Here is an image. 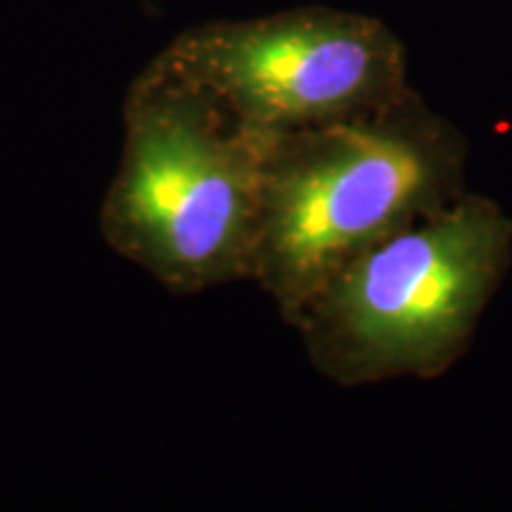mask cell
I'll list each match as a JSON object with an SVG mask.
<instances>
[{
    "label": "cell",
    "instance_id": "obj_3",
    "mask_svg": "<svg viewBox=\"0 0 512 512\" xmlns=\"http://www.w3.org/2000/svg\"><path fill=\"white\" fill-rule=\"evenodd\" d=\"M512 266V219L470 190L342 266L294 318L342 387L434 380L470 349Z\"/></svg>",
    "mask_w": 512,
    "mask_h": 512
},
{
    "label": "cell",
    "instance_id": "obj_4",
    "mask_svg": "<svg viewBox=\"0 0 512 512\" xmlns=\"http://www.w3.org/2000/svg\"><path fill=\"white\" fill-rule=\"evenodd\" d=\"M162 57L242 124L273 138L380 110L411 91L394 31L332 8L202 24Z\"/></svg>",
    "mask_w": 512,
    "mask_h": 512
},
{
    "label": "cell",
    "instance_id": "obj_2",
    "mask_svg": "<svg viewBox=\"0 0 512 512\" xmlns=\"http://www.w3.org/2000/svg\"><path fill=\"white\" fill-rule=\"evenodd\" d=\"M271 143L159 55L128 91L102 238L174 294L254 280Z\"/></svg>",
    "mask_w": 512,
    "mask_h": 512
},
{
    "label": "cell",
    "instance_id": "obj_1",
    "mask_svg": "<svg viewBox=\"0 0 512 512\" xmlns=\"http://www.w3.org/2000/svg\"><path fill=\"white\" fill-rule=\"evenodd\" d=\"M467 140L408 91L380 110L273 138L254 280L294 323L351 259L467 192Z\"/></svg>",
    "mask_w": 512,
    "mask_h": 512
}]
</instances>
